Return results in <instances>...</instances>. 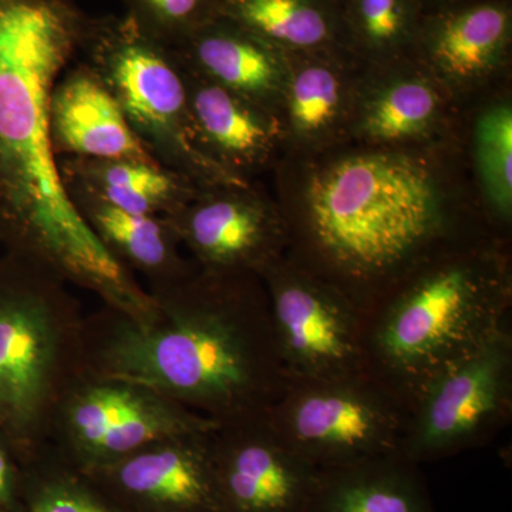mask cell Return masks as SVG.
I'll return each instance as SVG.
<instances>
[{
    "mask_svg": "<svg viewBox=\"0 0 512 512\" xmlns=\"http://www.w3.org/2000/svg\"><path fill=\"white\" fill-rule=\"evenodd\" d=\"M146 289L143 313L101 303L84 315L87 370L146 386L215 423L271 412L291 379L261 276L195 265Z\"/></svg>",
    "mask_w": 512,
    "mask_h": 512,
    "instance_id": "1",
    "label": "cell"
},
{
    "mask_svg": "<svg viewBox=\"0 0 512 512\" xmlns=\"http://www.w3.org/2000/svg\"><path fill=\"white\" fill-rule=\"evenodd\" d=\"M89 20L76 0H0V242L104 305L140 313L147 289L74 208L50 143L52 92Z\"/></svg>",
    "mask_w": 512,
    "mask_h": 512,
    "instance_id": "2",
    "label": "cell"
},
{
    "mask_svg": "<svg viewBox=\"0 0 512 512\" xmlns=\"http://www.w3.org/2000/svg\"><path fill=\"white\" fill-rule=\"evenodd\" d=\"M443 229L423 165L390 154L345 158L313 178L301 266L366 312L433 255Z\"/></svg>",
    "mask_w": 512,
    "mask_h": 512,
    "instance_id": "3",
    "label": "cell"
},
{
    "mask_svg": "<svg viewBox=\"0 0 512 512\" xmlns=\"http://www.w3.org/2000/svg\"><path fill=\"white\" fill-rule=\"evenodd\" d=\"M510 306L503 256L430 255L363 312L365 375L412 413L430 384L510 325Z\"/></svg>",
    "mask_w": 512,
    "mask_h": 512,
    "instance_id": "4",
    "label": "cell"
},
{
    "mask_svg": "<svg viewBox=\"0 0 512 512\" xmlns=\"http://www.w3.org/2000/svg\"><path fill=\"white\" fill-rule=\"evenodd\" d=\"M84 313L52 269L0 259V437L32 457L45 446L57 403L84 370Z\"/></svg>",
    "mask_w": 512,
    "mask_h": 512,
    "instance_id": "5",
    "label": "cell"
},
{
    "mask_svg": "<svg viewBox=\"0 0 512 512\" xmlns=\"http://www.w3.org/2000/svg\"><path fill=\"white\" fill-rule=\"evenodd\" d=\"M158 164L200 188L244 185L205 160L192 134L185 73L173 50L123 16L90 18L80 55Z\"/></svg>",
    "mask_w": 512,
    "mask_h": 512,
    "instance_id": "6",
    "label": "cell"
},
{
    "mask_svg": "<svg viewBox=\"0 0 512 512\" xmlns=\"http://www.w3.org/2000/svg\"><path fill=\"white\" fill-rule=\"evenodd\" d=\"M214 426V420L146 386L86 369L57 403L46 444L87 471L154 441Z\"/></svg>",
    "mask_w": 512,
    "mask_h": 512,
    "instance_id": "7",
    "label": "cell"
},
{
    "mask_svg": "<svg viewBox=\"0 0 512 512\" xmlns=\"http://www.w3.org/2000/svg\"><path fill=\"white\" fill-rule=\"evenodd\" d=\"M281 436L318 470L403 454L410 413L369 377L291 382L272 407Z\"/></svg>",
    "mask_w": 512,
    "mask_h": 512,
    "instance_id": "8",
    "label": "cell"
},
{
    "mask_svg": "<svg viewBox=\"0 0 512 512\" xmlns=\"http://www.w3.org/2000/svg\"><path fill=\"white\" fill-rule=\"evenodd\" d=\"M279 355L291 382L365 375L363 312L328 282L281 258L261 275Z\"/></svg>",
    "mask_w": 512,
    "mask_h": 512,
    "instance_id": "9",
    "label": "cell"
},
{
    "mask_svg": "<svg viewBox=\"0 0 512 512\" xmlns=\"http://www.w3.org/2000/svg\"><path fill=\"white\" fill-rule=\"evenodd\" d=\"M511 413L508 325L421 394L410 413L403 454L421 466L484 446L510 423Z\"/></svg>",
    "mask_w": 512,
    "mask_h": 512,
    "instance_id": "10",
    "label": "cell"
},
{
    "mask_svg": "<svg viewBox=\"0 0 512 512\" xmlns=\"http://www.w3.org/2000/svg\"><path fill=\"white\" fill-rule=\"evenodd\" d=\"M220 512H306L319 470L289 446L271 412L210 431Z\"/></svg>",
    "mask_w": 512,
    "mask_h": 512,
    "instance_id": "11",
    "label": "cell"
},
{
    "mask_svg": "<svg viewBox=\"0 0 512 512\" xmlns=\"http://www.w3.org/2000/svg\"><path fill=\"white\" fill-rule=\"evenodd\" d=\"M165 218L205 271L261 276L281 258V222L264 202L244 191V185L200 188Z\"/></svg>",
    "mask_w": 512,
    "mask_h": 512,
    "instance_id": "12",
    "label": "cell"
},
{
    "mask_svg": "<svg viewBox=\"0 0 512 512\" xmlns=\"http://www.w3.org/2000/svg\"><path fill=\"white\" fill-rule=\"evenodd\" d=\"M212 429L154 441L84 473L137 508L220 512L210 450Z\"/></svg>",
    "mask_w": 512,
    "mask_h": 512,
    "instance_id": "13",
    "label": "cell"
},
{
    "mask_svg": "<svg viewBox=\"0 0 512 512\" xmlns=\"http://www.w3.org/2000/svg\"><path fill=\"white\" fill-rule=\"evenodd\" d=\"M49 130L57 160L157 163L128 126L109 90L84 62L67 67L57 80L50 99Z\"/></svg>",
    "mask_w": 512,
    "mask_h": 512,
    "instance_id": "14",
    "label": "cell"
},
{
    "mask_svg": "<svg viewBox=\"0 0 512 512\" xmlns=\"http://www.w3.org/2000/svg\"><path fill=\"white\" fill-rule=\"evenodd\" d=\"M170 49L185 72L220 84L264 109L278 94L285 74L284 50L224 16Z\"/></svg>",
    "mask_w": 512,
    "mask_h": 512,
    "instance_id": "15",
    "label": "cell"
},
{
    "mask_svg": "<svg viewBox=\"0 0 512 512\" xmlns=\"http://www.w3.org/2000/svg\"><path fill=\"white\" fill-rule=\"evenodd\" d=\"M184 73L195 147L205 160L241 181V171L264 163L271 153L276 137L274 120L264 107L245 97Z\"/></svg>",
    "mask_w": 512,
    "mask_h": 512,
    "instance_id": "16",
    "label": "cell"
},
{
    "mask_svg": "<svg viewBox=\"0 0 512 512\" xmlns=\"http://www.w3.org/2000/svg\"><path fill=\"white\" fill-rule=\"evenodd\" d=\"M64 190L111 258L146 279L144 288L175 281L197 265L181 255L183 245L167 218L121 210L74 185Z\"/></svg>",
    "mask_w": 512,
    "mask_h": 512,
    "instance_id": "17",
    "label": "cell"
},
{
    "mask_svg": "<svg viewBox=\"0 0 512 512\" xmlns=\"http://www.w3.org/2000/svg\"><path fill=\"white\" fill-rule=\"evenodd\" d=\"M511 29L507 0H464L421 18L414 40L447 76L473 79L503 60Z\"/></svg>",
    "mask_w": 512,
    "mask_h": 512,
    "instance_id": "18",
    "label": "cell"
},
{
    "mask_svg": "<svg viewBox=\"0 0 512 512\" xmlns=\"http://www.w3.org/2000/svg\"><path fill=\"white\" fill-rule=\"evenodd\" d=\"M306 512H436L419 464L404 454L319 470Z\"/></svg>",
    "mask_w": 512,
    "mask_h": 512,
    "instance_id": "19",
    "label": "cell"
},
{
    "mask_svg": "<svg viewBox=\"0 0 512 512\" xmlns=\"http://www.w3.org/2000/svg\"><path fill=\"white\" fill-rule=\"evenodd\" d=\"M63 185H74L121 210L167 217L197 195L200 187L157 163L60 158Z\"/></svg>",
    "mask_w": 512,
    "mask_h": 512,
    "instance_id": "20",
    "label": "cell"
},
{
    "mask_svg": "<svg viewBox=\"0 0 512 512\" xmlns=\"http://www.w3.org/2000/svg\"><path fill=\"white\" fill-rule=\"evenodd\" d=\"M220 16L286 53L328 49L345 35L338 0H222Z\"/></svg>",
    "mask_w": 512,
    "mask_h": 512,
    "instance_id": "21",
    "label": "cell"
},
{
    "mask_svg": "<svg viewBox=\"0 0 512 512\" xmlns=\"http://www.w3.org/2000/svg\"><path fill=\"white\" fill-rule=\"evenodd\" d=\"M345 35L373 52H393L416 39L420 0H340Z\"/></svg>",
    "mask_w": 512,
    "mask_h": 512,
    "instance_id": "22",
    "label": "cell"
},
{
    "mask_svg": "<svg viewBox=\"0 0 512 512\" xmlns=\"http://www.w3.org/2000/svg\"><path fill=\"white\" fill-rule=\"evenodd\" d=\"M45 473L35 477L29 512H123L82 480L80 468L64 460L49 444L35 454Z\"/></svg>",
    "mask_w": 512,
    "mask_h": 512,
    "instance_id": "23",
    "label": "cell"
},
{
    "mask_svg": "<svg viewBox=\"0 0 512 512\" xmlns=\"http://www.w3.org/2000/svg\"><path fill=\"white\" fill-rule=\"evenodd\" d=\"M436 107V94L427 84L414 80L394 84L367 114V134L383 141L414 137L429 126Z\"/></svg>",
    "mask_w": 512,
    "mask_h": 512,
    "instance_id": "24",
    "label": "cell"
},
{
    "mask_svg": "<svg viewBox=\"0 0 512 512\" xmlns=\"http://www.w3.org/2000/svg\"><path fill=\"white\" fill-rule=\"evenodd\" d=\"M126 15L147 35L174 47L217 19L222 0H121Z\"/></svg>",
    "mask_w": 512,
    "mask_h": 512,
    "instance_id": "25",
    "label": "cell"
},
{
    "mask_svg": "<svg viewBox=\"0 0 512 512\" xmlns=\"http://www.w3.org/2000/svg\"><path fill=\"white\" fill-rule=\"evenodd\" d=\"M478 158L497 210L508 217L512 200V114L508 107L488 111L478 124Z\"/></svg>",
    "mask_w": 512,
    "mask_h": 512,
    "instance_id": "26",
    "label": "cell"
},
{
    "mask_svg": "<svg viewBox=\"0 0 512 512\" xmlns=\"http://www.w3.org/2000/svg\"><path fill=\"white\" fill-rule=\"evenodd\" d=\"M338 74L323 63L305 64L292 83L291 117L296 130L315 134L338 114L342 89Z\"/></svg>",
    "mask_w": 512,
    "mask_h": 512,
    "instance_id": "27",
    "label": "cell"
},
{
    "mask_svg": "<svg viewBox=\"0 0 512 512\" xmlns=\"http://www.w3.org/2000/svg\"><path fill=\"white\" fill-rule=\"evenodd\" d=\"M12 453L6 441L0 437V505L8 503L15 484V468Z\"/></svg>",
    "mask_w": 512,
    "mask_h": 512,
    "instance_id": "28",
    "label": "cell"
},
{
    "mask_svg": "<svg viewBox=\"0 0 512 512\" xmlns=\"http://www.w3.org/2000/svg\"><path fill=\"white\" fill-rule=\"evenodd\" d=\"M421 5L427 6V5H433V10L440 9V8H446V6L454 5V3H460L464 2V0H420Z\"/></svg>",
    "mask_w": 512,
    "mask_h": 512,
    "instance_id": "29",
    "label": "cell"
},
{
    "mask_svg": "<svg viewBox=\"0 0 512 512\" xmlns=\"http://www.w3.org/2000/svg\"><path fill=\"white\" fill-rule=\"evenodd\" d=\"M338 2H340V0H338Z\"/></svg>",
    "mask_w": 512,
    "mask_h": 512,
    "instance_id": "30",
    "label": "cell"
}]
</instances>
